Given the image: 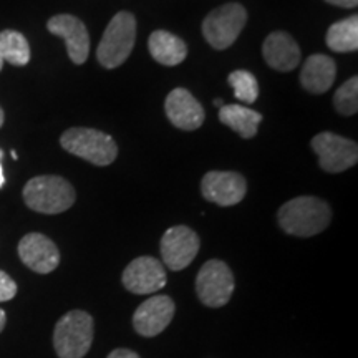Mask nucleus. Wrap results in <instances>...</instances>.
I'll use <instances>...</instances> for the list:
<instances>
[{
	"instance_id": "f257e3e1",
	"label": "nucleus",
	"mask_w": 358,
	"mask_h": 358,
	"mask_svg": "<svg viewBox=\"0 0 358 358\" xmlns=\"http://www.w3.org/2000/svg\"><path fill=\"white\" fill-rule=\"evenodd\" d=\"M280 227L290 236L312 237L329 227L332 211L315 196H299L279 209Z\"/></svg>"
},
{
	"instance_id": "f03ea898",
	"label": "nucleus",
	"mask_w": 358,
	"mask_h": 358,
	"mask_svg": "<svg viewBox=\"0 0 358 358\" xmlns=\"http://www.w3.org/2000/svg\"><path fill=\"white\" fill-rule=\"evenodd\" d=\"M77 194L73 186L60 176L32 178L24 187L27 208L40 214H60L73 206Z\"/></svg>"
},
{
	"instance_id": "7ed1b4c3",
	"label": "nucleus",
	"mask_w": 358,
	"mask_h": 358,
	"mask_svg": "<svg viewBox=\"0 0 358 358\" xmlns=\"http://www.w3.org/2000/svg\"><path fill=\"white\" fill-rule=\"evenodd\" d=\"M136 42V19L129 12H118L110 20L96 48V58L105 69L123 65Z\"/></svg>"
},
{
	"instance_id": "20e7f679",
	"label": "nucleus",
	"mask_w": 358,
	"mask_h": 358,
	"mask_svg": "<svg viewBox=\"0 0 358 358\" xmlns=\"http://www.w3.org/2000/svg\"><path fill=\"white\" fill-rule=\"evenodd\" d=\"M93 317L83 310H71L57 322L53 347L60 358H83L92 348Z\"/></svg>"
},
{
	"instance_id": "39448f33",
	"label": "nucleus",
	"mask_w": 358,
	"mask_h": 358,
	"mask_svg": "<svg viewBox=\"0 0 358 358\" xmlns=\"http://www.w3.org/2000/svg\"><path fill=\"white\" fill-rule=\"evenodd\" d=\"M60 145L70 155L95 166H108L118 156V146L110 134L93 128H70L62 134Z\"/></svg>"
},
{
	"instance_id": "423d86ee",
	"label": "nucleus",
	"mask_w": 358,
	"mask_h": 358,
	"mask_svg": "<svg viewBox=\"0 0 358 358\" xmlns=\"http://www.w3.org/2000/svg\"><path fill=\"white\" fill-rule=\"evenodd\" d=\"M248 22V12L241 3L231 2L214 8L203 22L206 42L216 50H226L236 42Z\"/></svg>"
},
{
	"instance_id": "0eeeda50",
	"label": "nucleus",
	"mask_w": 358,
	"mask_h": 358,
	"mask_svg": "<svg viewBox=\"0 0 358 358\" xmlns=\"http://www.w3.org/2000/svg\"><path fill=\"white\" fill-rule=\"evenodd\" d=\"M196 292L206 307L219 308L226 306L234 292V275L229 266L217 259L206 262L198 272Z\"/></svg>"
},
{
	"instance_id": "6e6552de",
	"label": "nucleus",
	"mask_w": 358,
	"mask_h": 358,
	"mask_svg": "<svg viewBox=\"0 0 358 358\" xmlns=\"http://www.w3.org/2000/svg\"><path fill=\"white\" fill-rule=\"evenodd\" d=\"M310 145L319 156L320 168L327 173H343L355 166L358 161L357 143L335 133L325 131L317 134Z\"/></svg>"
},
{
	"instance_id": "1a4fd4ad",
	"label": "nucleus",
	"mask_w": 358,
	"mask_h": 358,
	"mask_svg": "<svg viewBox=\"0 0 358 358\" xmlns=\"http://www.w3.org/2000/svg\"><path fill=\"white\" fill-rule=\"evenodd\" d=\"M201 241L187 226H174L161 237V257L171 271H182L194 261Z\"/></svg>"
},
{
	"instance_id": "9d476101",
	"label": "nucleus",
	"mask_w": 358,
	"mask_h": 358,
	"mask_svg": "<svg viewBox=\"0 0 358 358\" xmlns=\"http://www.w3.org/2000/svg\"><path fill=\"white\" fill-rule=\"evenodd\" d=\"M201 192L209 203L229 208V206L239 204L245 198L248 182L239 173L209 171L201 181Z\"/></svg>"
},
{
	"instance_id": "9b49d317",
	"label": "nucleus",
	"mask_w": 358,
	"mask_h": 358,
	"mask_svg": "<svg viewBox=\"0 0 358 358\" xmlns=\"http://www.w3.org/2000/svg\"><path fill=\"white\" fill-rule=\"evenodd\" d=\"M123 285L138 295L155 294L166 285L168 277L164 266L155 257H138L128 264L123 272Z\"/></svg>"
},
{
	"instance_id": "f8f14e48",
	"label": "nucleus",
	"mask_w": 358,
	"mask_h": 358,
	"mask_svg": "<svg viewBox=\"0 0 358 358\" xmlns=\"http://www.w3.org/2000/svg\"><path fill=\"white\" fill-rule=\"evenodd\" d=\"M176 306L168 295H153L136 308L133 315V327L143 337H156L171 324Z\"/></svg>"
},
{
	"instance_id": "ddd939ff",
	"label": "nucleus",
	"mask_w": 358,
	"mask_h": 358,
	"mask_svg": "<svg viewBox=\"0 0 358 358\" xmlns=\"http://www.w3.org/2000/svg\"><path fill=\"white\" fill-rule=\"evenodd\" d=\"M47 29L50 34L65 40L66 52L75 65H82L87 62L90 53V35L82 20L69 15V13H60L47 22Z\"/></svg>"
},
{
	"instance_id": "4468645a",
	"label": "nucleus",
	"mask_w": 358,
	"mask_h": 358,
	"mask_svg": "<svg viewBox=\"0 0 358 358\" xmlns=\"http://www.w3.org/2000/svg\"><path fill=\"white\" fill-rule=\"evenodd\" d=\"M19 257L37 274H50L60 264V250L47 236L30 232L19 243Z\"/></svg>"
},
{
	"instance_id": "2eb2a0df",
	"label": "nucleus",
	"mask_w": 358,
	"mask_h": 358,
	"mask_svg": "<svg viewBox=\"0 0 358 358\" xmlns=\"http://www.w3.org/2000/svg\"><path fill=\"white\" fill-rule=\"evenodd\" d=\"M164 110L174 127L194 131L204 123V108L186 88H174L164 101Z\"/></svg>"
},
{
	"instance_id": "dca6fc26",
	"label": "nucleus",
	"mask_w": 358,
	"mask_h": 358,
	"mask_svg": "<svg viewBox=\"0 0 358 358\" xmlns=\"http://www.w3.org/2000/svg\"><path fill=\"white\" fill-rule=\"evenodd\" d=\"M262 53L267 65L279 71H290L301 62V48L287 32H274L266 38Z\"/></svg>"
},
{
	"instance_id": "f3484780",
	"label": "nucleus",
	"mask_w": 358,
	"mask_h": 358,
	"mask_svg": "<svg viewBox=\"0 0 358 358\" xmlns=\"http://www.w3.org/2000/svg\"><path fill=\"white\" fill-rule=\"evenodd\" d=\"M337 77V65L334 58L315 53L308 57L301 71V83L308 93L320 95V93L329 92Z\"/></svg>"
},
{
	"instance_id": "a211bd4d",
	"label": "nucleus",
	"mask_w": 358,
	"mask_h": 358,
	"mask_svg": "<svg viewBox=\"0 0 358 358\" xmlns=\"http://www.w3.org/2000/svg\"><path fill=\"white\" fill-rule=\"evenodd\" d=\"M148 48L158 64L166 66H176L187 57L186 43L166 30H156L151 34L148 40Z\"/></svg>"
},
{
	"instance_id": "6ab92c4d",
	"label": "nucleus",
	"mask_w": 358,
	"mask_h": 358,
	"mask_svg": "<svg viewBox=\"0 0 358 358\" xmlns=\"http://www.w3.org/2000/svg\"><path fill=\"white\" fill-rule=\"evenodd\" d=\"M219 120L248 140V138L256 136L259 124L262 122V115L243 105H224L219 110Z\"/></svg>"
},
{
	"instance_id": "aec40b11",
	"label": "nucleus",
	"mask_w": 358,
	"mask_h": 358,
	"mask_svg": "<svg viewBox=\"0 0 358 358\" xmlns=\"http://www.w3.org/2000/svg\"><path fill=\"white\" fill-rule=\"evenodd\" d=\"M327 45L330 50L338 53L358 50V17L352 15L330 27L327 32Z\"/></svg>"
},
{
	"instance_id": "412c9836",
	"label": "nucleus",
	"mask_w": 358,
	"mask_h": 358,
	"mask_svg": "<svg viewBox=\"0 0 358 358\" xmlns=\"http://www.w3.org/2000/svg\"><path fill=\"white\" fill-rule=\"evenodd\" d=\"M0 57L7 64L24 66L30 62V45L20 32L3 30L0 32Z\"/></svg>"
},
{
	"instance_id": "4be33fe9",
	"label": "nucleus",
	"mask_w": 358,
	"mask_h": 358,
	"mask_svg": "<svg viewBox=\"0 0 358 358\" xmlns=\"http://www.w3.org/2000/svg\"><path fill=\"white\" fill-rule=\"evenodd\" d=\"M229 85L234 88L237 100L254 103L259 96V83L256 77L248 70H236L229 75Z\"/></svg>"
},
{
	"instance_id": "5701e85b",
	"label": "nucleus",
	"mask_w": 358,
	"mask_h": 358,
	"mask_svg": "<svg viewBox=\"0 0 358 358\" xmlns=\"http://www.w3.org/2000/svg\"><path fill=\"white\" fill-rule=\"evenodd\" d=\"M334 106L340 115L352 116L358 111V78L347 80L334 95Z\"/></svg>"
},
{
	"instance_id": "b1692460",
	"label": "nucleus",
	"mask_w": 358,
	"mask_h": 358,
	"mask_svg": "<svg viewBox=\"0 0 358 358\" xmlns=\"http://www.w3.org/2000/svg\"><path fill=\"white\" fill-rule=\"evenodd\" d=\"M17 295V284L7 272L0 271V302L12 301Z\"/></svg>"
},
{
	"instance_id": "393cba45",
	"label": "nucleus",
	"mask_w": 358,
	"mask_h": 358,
	"mask_svg": "<svg viewBox=\"0 0 358 358\" xmlns=\"http://www.w3.org/2000/svg\"><path fill=\"white\" fill-rule=\"evenodd\" d=\"M106 358H140V355L136 352L129 350V348H116Z\"/></svg>"
},
{
	"instance_id": "a878e982",
	"label": "nucleus",
	"mask_w": 358,
	"mask_h": 358,
	"mask_svg": "<svg viewBox=\"0 0 358 358\" xmlns=\"http://www.w3.org/2000/svg\"><path fill=\"white\" fill-rule=\"evenodd\" d=\"M325 2L343 8H355L358 6V0H325Z\"/></svg>"
},
{
	"instance_id": "bb28decb",
	"label": "nucleus",
	"mask_w": 358,
	"mask_h": 358,
	"mask_svg": "<svg viewBox=\"0 0 358 358\" xmlns=\"http://www.w3.org/2000/svg\"><path fill=\"white\" fill-rule=\"evenodd\" d=\"M6 324H7V315H6V312H3L2 308H0V332H2V330H3V327H6Z\"/></svg>"
},
{
	"instance_id": "cd10ccee",
	"label": "nucleus",
	"mask_w": 358,
	"mask_h": 358,
	"mask_svg": "<svg viewBox=\"0 0 358 358\" xmlns=\"http://www.w3.org/2000/svg\"><path fill=\"white\" fill-rule=\"evenodd\" d=\"M2 150H0V187L3 186V182H6V178H3V169H2Z\"/></svg>"
},
{
	"instance_id": "c85d7f7f",
	"label": "nucleus",
	"mask_w": 358,
	"mask_h": 358,
	"mask_svg": "<svg viewBox=\"0 0 358 358\" xmlns=\"http://www.w3.org/2000/svg\"><path fill=\"white\" fill-rule=\"evenodd\" d=\"M3 120H6V115H3V110L0 108V128H2V124H3Z\"/></svg>"
},
{
	"instance_id": "c756f323",
	"label": "nucleus",
	"mask_w": 358,
	"mask_h": 358,
	"mask_svg": "<svg viewBox=\"0 0 358 358\" xmlns=\"http://www.w3.org/2000/svg\"><path fill=\"white\" fill-rule=\"evenodd\" d=\"M214 105H216V106H224L222 105V100H216V101H214Z\"/></svg>"
},
{
	"instance_id": "7c9ffc66",
	"label": "nucleus",
	"mask_w": 358,
	"mask_h": 358,
	"mask_svg": "<svg viewBox=\"0 0 358 358\" xmlns=\"http://www.w3.org/2000/svg\"><path fill=\"white\" fill-rule=\"evenodd\" d=\"M2 66H3V60H2V57H0V70H2Z\"/></svg>"
}]
</instances>
